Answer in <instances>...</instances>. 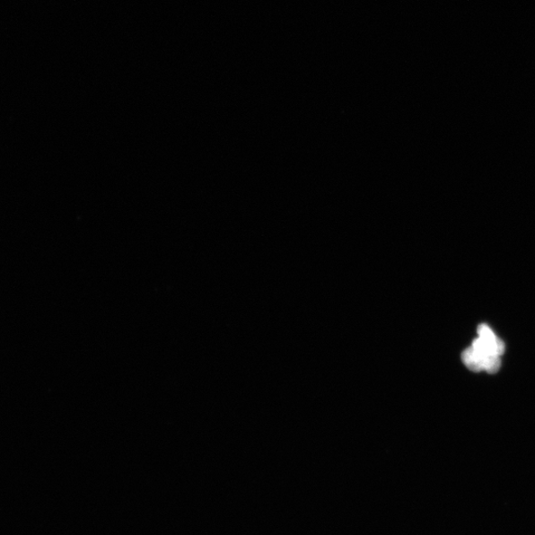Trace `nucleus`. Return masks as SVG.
Masks as SVG:
<instances>
[{
	"instance_id": "nucleus-1",
	"label": "nucleus",
	"mask_w": 535,
	"mask_h": 535,
	"mask_svg": "<svg viewBox=\"0 0 535 535\" xmlns=\"http://www.w3.org/2000/svg\"><path fill=\"white\" fill-rule=\"evenodd\" d=\"M462 360L465 365L474 372L486 370L489 373L498 372L501 367V359L499 356L485 355V353L476 350L473 347L468 348L463 352Z\"/></svg>"
},
{
	"instance_id": "nucleus-2",
	"label": "nucleus",
	"mask_w": 535,
	"mask_h": 535,
	"mask_svg": "<svg viewBox=\"0 0 535 535\" xmlns=\"http://www.w3.org/2000/svg\"><path fill=\"white\" fill-rule=\"evenodd\" d=\"M478 334H479V338L473 342V348L488 355L501 357L504 355V342L495 336L488 326L481 324L479 329H478Z\"/></svg>"
}]
</instances>
